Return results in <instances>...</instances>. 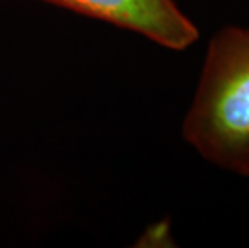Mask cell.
<instances>
[{"label":"cell","instance_id":"cell-2","mask_svg":"<svg viewBox=\"0 0 249 248\" xmlns=\"http://www.w3.org/2000/svg\"><path fill=\"white\" fill-rule=\"evenodd\" d=\"M143 36L162 49L182 52L199 29L176 0H39Z\"/></svg>","mask_w":249,"mask_h":248},{"label":"cell","instance_id":"cell-1","mask_svg":"<svg viewBox=\"0 0 249 248\" xmlns=\"http://www.w3.org/2000/svg\"><path fill=\"white\" fill-rule=\"evenodd\" d=\"M182 135L206 161L249 177V26L213 36Z\"/></svg>","mask_w":249,"mask_h":248}]
</instances>
